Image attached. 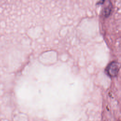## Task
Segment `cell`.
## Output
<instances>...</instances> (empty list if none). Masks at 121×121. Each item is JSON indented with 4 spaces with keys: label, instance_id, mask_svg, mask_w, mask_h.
<instances>
[{
    "label": "cell",
    "instance_id": "cell-1",
    "mask_svg": "<svg viewBox=\"0 0 121 121\" xmlns=\"http://www.w3.org/2000/svg\"><path fill=\"white\" fill-rule=\"evenodd\" d=\"M121 64L115 61L110 63L105 69L106 74L110 77H114L118 75Z\"/></svg>",
    "mask_w": 121,
    "mask_h": 121
},
{
    "label": "cell",
    "instance_id": "cell-2",
    "mask_svg": "<svg viewBox=\"0 0 121 121\" xmlns=\"http://www.w3.org/2000/svg\"><path fill=\"white\" fill-rule=\"evenodd\" d=\"M111 12V8L109 6H108L107 7H106L104 10V15L105 16H107L109 15V14Z\"/></svg>",
    "mask_w": 121,
    "mask_h": 121
}]
</instances>
